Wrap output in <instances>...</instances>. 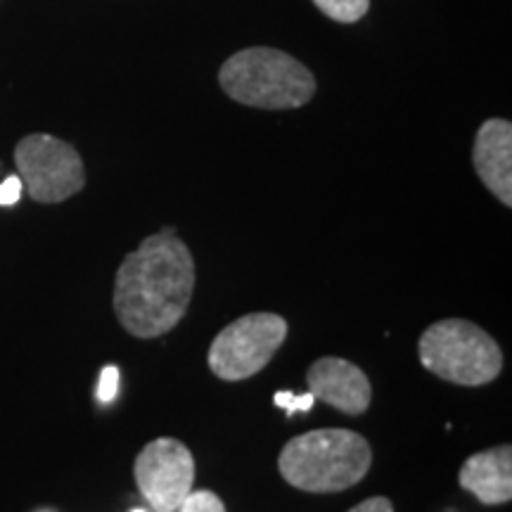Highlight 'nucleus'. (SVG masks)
<instances>
[{
	"label": "nucleus",
	"mask_w": 512,
	"mask_h": 512,
	"mask_svg": "<svg viewBox=\"0 0 512 512\" xmlns=\"http://www.w3.org/2000/svg\"><path fill=\"white\" fill-rule=\"evenodd\" d=\"M195 292V259L174 228H162L121 261L114 280V313L128 335L155 339L188 313Z\"/></svg>",
	"instance_id": "nucleus-1"
},
{
	"label": "nucleus",
	"mask_w": 512,
	"mask_h": 512,
	"mask_svg": "<svg viewBox=\"0 0 512 512\" xmlns=\"http://www.w3.org/2000/svg\"><path fill=\"white\" fill-rule=\"evenodd\" d=\"M373 465V448L363 434L330 427L287 441L278 470L294 489L309 494H339L356 486Z\"/></svg>",
	"instance_id": "nucleus-2"
},
{
	"label": "nucleus",
	"mask_w": 512,
	"mask_h": 512,
	"mask_svg": "<svg viewBox=\"0 0 512 512\" xmlns=\"http://www.w3.org/2000/svg\"><path fill=\"white\" fill-rule=\"evenodd\" d=\"M219 83L235 102L259 110H297L316 95L309 69L275 48H247L228 57Z\"/></svg>",
	"instance_id": "nucleus-3"
},
{
	"label": "nucleus",
	"mask_w": 512,
	"mask_h": 512,
	"mask_svg": "<svg viewBox=\"0 0 512 512\" xmlns=\"http://www.w3.org/2000/svg\"><path fill=\"white\" fill-rule=\"evenodd\" d=\"M420 363L460 387H482L503 370V351L484 328L463 318L439 320L422 332L418 342Z\"/></svg>",
	"instance_id": "nucleus-4"
},
{
	"label": "nucleus",
	"mask_w": 512,
	"mask_h": 512,
	"mask_svg": "<svg viewBox=\"0 0 512 512\" xmlns=\"http://www.w3.org/2000/svg\"><path fill=\"white\" fill-rule=\"evenodd\" d=\"M278 313H247L223 328L209 347V368L219 380L242 382L261 373L287 339Z\"/></svg>",
	"instance_id": "nucleus-5"
},
{
	"label": "nucleus",
	"mask_w": 512,
	"mask_h": 512,
	"mask_svg": "<svg viewBox=\"0 0 512 512\" xmlns=\"http://www.w3.org/2000/svg\"><path fill=\"white\" fill-rule=\"evenodd\" d=\"M15 164L29 197L57 204L74 197L86 185L81 155L64 140L48 133H31L15 147Z\"/></svg>",
	"instance_id": "nucleus-6"
},
{
	"label": "nucleus",
	"mask_w": 512,
	"mask_h": 512,
	"mask_svg": "<svg viewBox=\"0 0 512 512\" xmlns=\"http://www.w3.org/2000/svg\"><path fill=\"white\" fill-rule=\"evenodd\" d=\"M136 484L155 512H176L195 484V458L183 441H150L136 458Z\"/></svg>",
	"instance_id": "nucleus-7"
},
{
	"label": "nucleus",
	"mask_w": 512,
	"mask_h": 512,
	"mask_svg": "<svg viewBox=\"0 0 512 512\" xmlns=\"http://www.w3.org/2000/svg\"><path fill=\"white\" fill-rule=\"evenodd\" d=\"M306 384L316 401H325L347 415L366 413L373 401V387H370L368 375L344 358H318L306 373Z\"/></svg>",
	"instance_id": "nucleus-8"
},
{
	"label": "nucleus",
	"mask_w": 512,
	"mask_h": 512,
	"mask_svg": "<svg viewBox=\"0 0 512 512\" xmlns=\"http://www.w3.org/2000/svg\"><path fill=\"white\" fill-rule=\"evenodd\" d=\"M477 176L486 188L512 207V124L505 119H489L479 126L472 150Z\"/></svg>",
	"instance_id": "nucleus-9"
},
{
	"label": "nucleus",
	"mask_w": 512,
	"mask_h": 512,
	"mask_svg": "<svg viewBox=\"0 0 512 512\" xmlns=\"http://www.w3.org/2000/svg\"><path fill=\"white\" fill-rule=\"evenodd\" d=\"M458 482L484 505H503L512 498V446L475 453L460 467Z\"/></svg>",
	"instance_id": "nucleus-10"
},
{
	"label": "nucleus",
	"mask_w": 512,
	"mask_h": 512,
	"mask_svg": "<svg viewBox=\"0 0 512 512\" xmlns=\"http://www.w3.org/2000/svg\"><path fill=\"white\" fill-rule=\"evenodd\" d=\"M320 12L342 24L358 22L370 8V0H313Z\"/></svg>",
	"instance_id": "nucleus-11"
},
{
	"label": "nucleus",
	"mask_w": 512,
	"mask_h": 512,
	"mask_svg": "<svg viewBox=\"0 0 512 512\" xmlns=\"http://www.w3.org/2000/svg\"><path fill=\"white\" fill-rule=\"evenodd\" d=\"M176 512H226V505L214 491H190Z\"/></svg>",
	"instance_id": "nucleus-12"
},
{
	"label": "nucleus",
	"mask_w": 512,
	"mask_h": 512,
	"mask_svg": "<svg viewBox=\"0 0 512 512\" xmlns=\"http://www.w3.org/2000/svg\"><path fill=\"white\" fill-rule=\"evenodd\" d=\"M273 403L278 408H285L287 415L294 413H306L311 411L313 403H316V396L309 394H292V392H278L273 396Z\"/></svg>",
	"instance_id": "nucleus-13"
},
{
	"label": "nucleus",
	"mask_w": 512,
	"mask_h": 512,
	"mask_svg": "<svg viewBox=\"0 0 512 512\" xmlns=\"http://www.w3.org/2000/svg\"><path fill=\"white\" fill-rule=\"evenodd\" d=\"M119 394V368L117 366H105L100 373L98 382V399L102 403H110L117 399Z\"/></svg>",
	"instance_id": "nucleus-14"
},
{
	"label": "nucleus",
	"mask_w": 512,
	"mask_h": 512,
	"mask_svg": "<svg viewBox=\"0 0 512 512\" xmlns=\"http://www.w3.org/2000/svg\"><path fill=\"white\" fill-rule=\"evenodd\" d=\"M22 178L19 176H8L3 183H0V207H12V204L19 202L22 197Z\"/></svg>",
	"instance_id": "nucleus-15"
},
{
	"label": "nucleus",
	"mask_w": 512,
	"mask_h": 512,
	"mask_svg": "<svg viewBox=\"0 0 512 512\" xmlns=\"http://www.w3.org/2000/svg\"><path fill=\"white\" fill-rule=\"evenodd\" d=\"M349 512H394V505L389 498L375 496V498H368V501L358 503L356 508H351Z\"/></svg>",
	"instance_id": "nucleus-16"
},
{
	"label": "nucleus",
	"mask_w": 512,
	"mask_h": 512,
	"mask_svg": "<svg viewBox=\"0 0 512 512\" xmlns=\"http://www.w3.org/2000/svg\"><path fill=\"white\" fill-rule=\"evenodd\" d=\"M131 512H145V510H131Z\"/></svg>",
	"instance_id": "nucleus-17"
}]
</instances>
